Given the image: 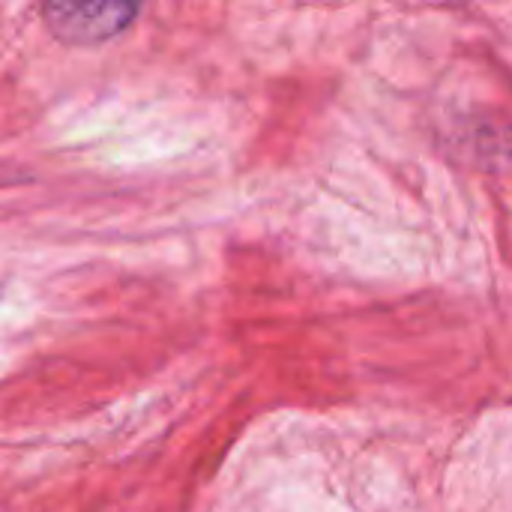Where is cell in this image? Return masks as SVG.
Masks as SVG:
<instances>
[{
    "label": "cell",
    "instance_id": "6da1fadb",
    "mask_svg": "<svg viewBox=\"0 0 512 512\" xmlns=\"http://www.w3.org/2000/svg\"><path fill=\"white\" fill-rule=\"evenodd\" d=\"M138 15L135 3H63L51 0L42 6L48 33L63 45H99L132 24Z\"/></svg>",
    "mask_w": 512,
    "mask_h": 512
}]
</instances>
